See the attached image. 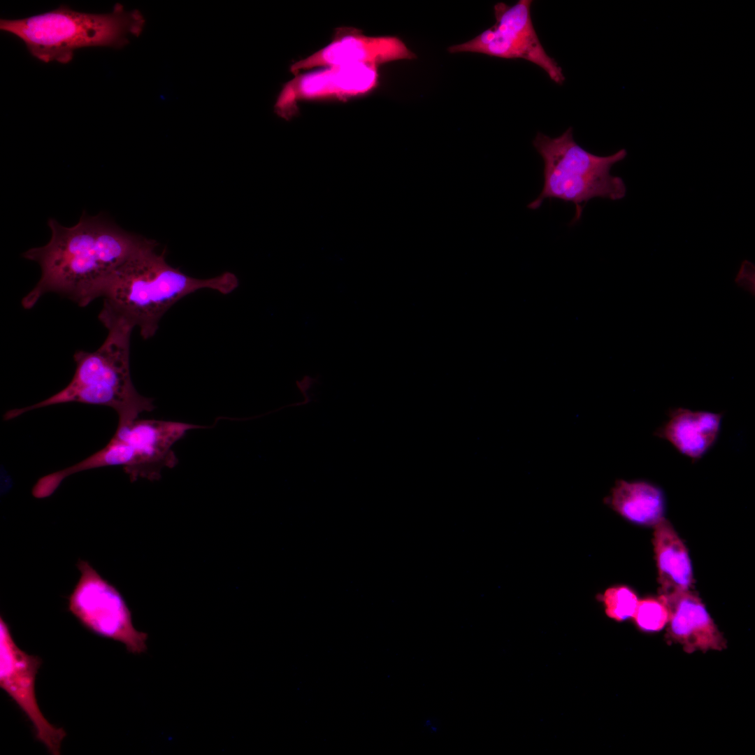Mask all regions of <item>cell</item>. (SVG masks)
<instances>
[{
    "label": "cell",
    "mask_w": 755,
    "mask_h": 755,
    "mask_svg": "<svg viewBox=\"0 0 755 755\" xmlns=\"http://www.w3.org/2000/svg\"><path fill=\"white\" fill-rule=\"evenodd\" d=\"M49 242L33 247L23 257L36 262L41 271L35 287L22 305L32 308L46 294L55 293L85 307L103 292L115 271L155 240L126 231L101 215L83 212L71 227L49 219Z\"/></svg>",
    "instance_id": "obj_1"
},
{
    "label": "cell",
    "mask_w": 755,
    "mask_h": 755,
    "mask_svg": "<svg viewBox=\"0 0 755 755\" xmlns=\"http://www.w3.org/2000/svg\"><path fill=\"white\" fill-rule=\"evenodd\" d=\"M157 247L141 251L115 271L101 296L98 317L138 327L144 340L156 334L164 315L184 297L203 289L228 294L239 285L231 272L206 279L189 276L171 266L165 251L159 253Z\"/></svg>",
    "instance_id": "obj_2"
},
{
    "label": "cell",
    "mask_w": 755,
    "mask_h": 755,
    "mask_svg": "<svg viewBox=\"0 0 755 755\" xmlns=\"http://www.w3.org/2000/svg\"><path fill=\"white\" fill-rule=\"evenodd\" d=\"M100 322L108 331L107 336L95 351L75 352L76 368L70 382L41 402L8 410L4 420L50 405L80 403L109 407L117 414L118 424H123L154 409L153 399L140 394L132 382L129 360L134 328L118 319Z\"/></svg>",
    "instance_id": "obj_3"
},
{
    "label": "cell",
    "mask_w": 755,
    "mask_h": 755,
    "mask_svg": "<svg viewBox=\"0 0 755 755\" xmlns=\"http://www.w3.org/2000/svg\"><path fill=\"white\" fill-rule=\"evenodd\" d=\"M145 24L137 9L127 10L116 3L107 13H87L66 5L22 19H1L0 29L14 35L29 53L49 63L70 62L75 50L87 47L122 48L130 36H138Z\"/></svg>",
    "instance_id": "obj_4"
},
{
    "label": "cell",
    "mask_w": 755,
    "mask_h": 755,
    "mask_svg": "<svg viewBox=\"0 0 755 755\" xmlns=\"http://www.w3.org/2000/svg\"><path fill=\"white\" fill-rule=\"evenodd\" d=\"M533 145L543 161V187L528 204L529 209L539 208L547 199L571 202L575 206L573 224L580 219L589 200L600 197L615 201L626 196L624 180L610 174L613 165L626 157L625 149L607 156L591 153L575 141L571 127L554 138L538 132Z\"/></svg>",
    "instance_id": "obj_5"
},
{
    "label": "cell",
    "mask_w": 755,
    "mask_h": 755,
    "mask_svg": "<svg viewBox=\"0 0 755 755\" xmlns=\"http://www.w3.org/2000/svg\"><path fill=\"white\" fill-rule=\"evenodd\" d=\"M200 428L204 426L138 418L118 424L104 447L76 464L45 475V483L57 490L62 481L73 474L106 466H122L131 482L139 478L158 480L163 469L173 468L178 464L173 445L189 430Z\"/></svg>",
    "instance_id": "obj_6"
},
{
    "label": "cell",
    "mask_w": 755,
    "mask_h": 755,
    "mask_svg": "<svg viewBox=\"0 0 755 755\" xmlns=\"http://www.w3.org/2000/svg\"><path fill=\"white\" fill-rule=\"evenodd\" d=\"M76 566L80 576L68 596V610L91 633L124 644L132 654L145 652L148 635L134 626L122 595L89 562L79 559Z\"/></svg>",
    "instance_id": "obj_7"
},
{
    "label": "cell",
    "mask_w": 755,
    "mask_h": 755,
    "mask_svg": "<svg viewBox=\"0 0 755 755\" xmlns=\"http://www.w3.org/2000/svg\"><path fill=\"white\" fill-rule=\"evenodd\" d=\"M532 1L512 6H494L495 24L473 39L448 48L451 53L470 52L503 59H521L540 67L553 82L561 85L565 76L556 61L545 51L531 16Z\"/></svg>",
    "instance_id": "obj_8"
},
{
    "label": "cell",
    "mask_w": 755,
    "mask_h": 755,
    "mask_svg": "<svg viewBox=\"0 0 755 755\" xmlns=\"http://www.w3.org/2000/svg\"><path fill=\"white\" fill-rule=\"evenodd\" d=\"M42 663L41 658L29 655L16 645L10 627L0 617V687L17 705L31 722L36 739L53 755L60 754L61 744L66 735L56 728L41 711L35 694V681Z\"/></svg>",
    "instance_id": "obj_9"
},
{
    "label": "cell",
    "mask_w": 755,
    "mask_h": 755,
    "mask_svg": "<svg viewBox=\"0 0 755 755\" xmlns=\"http://www.w3.org/2000/svg\"><path fill=\"white\" fill-rule=\"evenodd\" d=\"M378 78L377 66L362 64L328 66L323 71L295 76L280 91L275 112L288 119L300 100L342 99L364 94L375 87Z\"/></svg>",
    "instance_id": "obj_10"
},
{
    "label": "cell",
    "mask_w": 755,
    "mask_h": 755,
    "mask_svg": "<svg viewBox=\"0 0 755 755\" xmlns=\"http://www.w3.org/2000/svg\"><path fill=\"white\" fill-rule=\"evenodd\" d=\"M415 54L395 36H368L357 29L341 27L332 41L309 57L292 65L296 75L301 70L317 66L362 64L377 66L389 62L412 59Z\"/></svg>",
    "instance_id": "obj_11"
},
{
    "label": "cell",
    "mask_w": 755,
    "mask_h": 755,
    "mask_svg": "<svg viewBox=\"0 0 755 755\" xmlns=\"http://www.w3.org/2000/svg\"><path fill=\"white\" fill-rule=\"evenodd\" d=\"M659 596L669 611L668 642L679 644L686 653L721 651L726 647V639L696 592L689 589Z\"/></svg>",
    "instance_id": "obj_12"
},
{
    "label": "cell",
    "mask_w": 755,
    "mask_h": 755,
    "mask_svg": "<svg viewBox=\"0 0 755 755\" xmlns=\"http://www.w3.org/2000/svg\"><path fill=\"white\" fill-rule=\"evenodd\" d=\"M725 412L692 410L677 407L668 409L667 419L653 435L669 442L678 452L694 463L717 443Z\"/></svg>",
    "instance_id": "obj_13"
},
{
    "label": "cell",
    "mask_w": 755,
    "mask_h": 755,
    "mask_svg": "<svg viewBox=\"0 0 755 755\" xmlns=\"http://www.w3.org/2000/svg\"><path fill=\"white\" fill-rule=\"evenodd\" d=\"M654 527L652 541L660 596H670L691 589L693 575L686 545L666 518Z\"/></svg>",
    "instance_id": "obj_14"
},
{
    "label": "cell",
    "mask_w": 755,
    "mask_h": 755,
    "mask_svg": "<svg viewBox=\"0 0 755 755\" xmlns=\"http://www.w3.org/2000/svg\"><path fill=\"white\" fill-rule=\"evenodd\" d=\"M605 503L626 520L654 526L665 517L666 498L662 489L646 480H617Z\"/></svg>",
    "instance_id": "obj_15"
},
{
    "label": "cell",
    "mask_w": 755,
    "mask_h": 755,
    "mask_svg": "<svg viewBox=\"0 0 755 755\" xmlns=\"http://www.w3.org/2000/svg\"><path fill=\"white\" fill-rule=\"evenodd\" d=\"M606 615L617 621L633 617L638 598L635 591L625 585L607 588L601 596Z\"/></svg>",
    "instance_id": "obj_16"
},
{
    "label": "cell",
    "mask_w": 755,
    "mask_h": 755,
    "mask_svg": "<svg viewBox=\"0 0 755 755\" xmlns=\"http://www.w3.org/2000/svg\"><path fill=\"white\" fill-rule=\"evenodd\" d=\"M632 618L640 630L654 633L661 631L666 626L669 611L665 601L660 596L647 597L638 601Z\"/></svg>",
    "instance_id": "obj_17"
},
{
    "label": "cell",
    "mask_w": 755,
    "mask_h": 755,
    "mask_svg": "<svg viewBox=\"0 0 755 755\" xmlns=\"http://www.w3.org/2000/svg\"><path fill=\"white\" fill-rule=\"evenodd\" d=\"M749 262L746 261L743 264L740 268L738 275L736 278V283L742 287L745 290L749 292L750 294L754 295V267H749Z\"/></svg>",
    "instance_id": "obj_18"
}]
</instances>
